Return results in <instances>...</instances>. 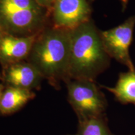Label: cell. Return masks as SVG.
Segmentation results:
<instances>
[{
  "instance_id": "cell-1",
  "label": "cell",
  "mask_w": 135,
  "mask_h": 135,
  "mask_svg": "<svg viewBox=\"0 0 135 135\" xmlns=\"http://www.w3.org/2000/svg\"><path fill=\"white\" fill-rule=\"evenodd\" d=\"M70 35L71 50L68 81H94L109 66L111 61L101 40L100 31L91 19L70 30Z\"/></svg>"
},
{
  "instance_id": "cell-2",
  "label": "cell",
  "mask_w": 135,
  "mask_h": 135,
  "mask_svg": "<svg viewBox=\"0 0 135 135\" xmlns=\"http://www.w3.org/2000/svg\"><path fill=\"white\" fill-rule=\"evenodd\" d=\"M70 30L45 27L35 39L26 61L55 88L66 82L70 60Z\"/></svg>"
},
{
  "instance_id": "cell-3",
  "label": "cell",
  "mask_w": 135,
  "mask_h": 135,
  "mask_svg": "<svg viewBox=\"0 0 135 135\" xmlns=\"http://www.w3.org/2000/svg\"><path fill=\"white\" fill-rule=\"evenodd\" d=\"M50 10L35 0H0V29L16 36L38 35L46 27Z\"/></svg>"
},
{
  "instance_id": "cell-4",
  "label": "cell",
  "mask_w": 135,
  "mask_h": 135,
  "mask_svg": "<svg viewBox=\"0 0 135 135\" xmlns=\"http://www.w3.org/2000/svg\"><path fill=\"white\" fill-rule=\"evenodd\" d=\"M66 83L68 101L78 121L105 115L107 101L94 81L70 80Z\"/></svg>"
},
{
  "instance_id": "cell-5",
  "label": "cell",
  "mask_w": 135,
  "mask_h": 135,
  "mask_svg": "<svg viewBox=\"0 0 135 135\" xmlns=\"http://www.w3.org/2000/svg\"><path fill=\"white\" fill-rule=\"evenodd\" d=\"M134 26L135 15H133L114 28L100 31L101 40L109 57L125 65L129 70H135L129 55Z\"/></svg>"
},
{
  "instance_id": "cell-6",
  "label": "cell",
  "mask_w": 135,
  "mask_h": 135,
  "mask_svg": "<svg viewBox=\"0 0 135 135\" xmlns=\"http://www.w3.org/2000/svg\"><path fill=\"white\" fill-rule=\"evenodd\" d=\"M89 0H56L51 10L53 25L71 30L91 20Z\"/></svg>"
},
{
  "instance_id": "cell-7",
  "label": "cell",
  "mask_w": 135,
  "mask_h": 135,
  "mask_svg": "<svg viewBox=\"0 0 135 135\" xmlns=\"http://www.w3.org/2000/svg\"><path fill=\"white\" fill-rule=\"evenodd\" d=\"M43 79L39 71L27 61L4 66L3 80L6 86L33 91L40 88Z\"/></svg>"
},
{
  "instance_id": "cell-8",
  "label": "cell",
  "mask_w": 135,
  "mask_h": 135,
  "mask_svg": "<svg viewBox=\"0 0 135 135\" xmlns=\"http://www.w3.org/2000/svg\"><path fill=\"white\" fill-rule=\"evenodd\" d=\"M38 35L16 36L3 33L0 42V63L6 66L26 60Z\"/></svg>"
},
{
  "instance_id": "cell-9",
  "label": "cell",
  "mask_w": 135,
  "mask_h": 135,
  "mask_svg": "<svg viewBox=\"0 0 135 135\" xmlns=\"http://www.w3.org/2000/svg\"><path fill=\"white\" fill-rule=\"evenodd\" d=\"M35 97L33 91L6 86L0 99V114L15 113Z\"/></svg>"
},
{
  "instance_id": "cell-10",
  "label": "cell",
  "mask_w": 135,
  "mask_h": 135,
  "mask_svg": "<svg viewBox=\"0 0 135 135\" xmlns=\"http://www.w3.org/2000/svg\"><path fill=\"white\" fill-rule=\"evenodd\" d=\"M102 87L113 94L120 103L135 106V70L121 73L114 86Z\"/></svg>"
},
{
  "instance_id": "cell-11",
  "label": "cell",
  "mask_w": 135,
  "mask_h": 135,
  "mask_svg": "<svg viewBox=\"0 0 135 135\" xmlns=\"http://www.w3.org/2000/svg\"><path fill=\"white\" fill-rule=\"evenodd\" d=\"M78 122L77 135H114L109 129L105 115Z\"/></svg>"
},
{
  "instance_id": "cell-12",
  "label": "cell",
  "mask_w": 135,
  "mask_h": 135,
  "mask_svg": "<svg viewBox=\"0 0 135 135\" xmlns=\"http://www.w3.org/2000/svg\"><path fill=\"white\" fill-rule=\"evenodd\" d=\"M40 6L50 10L51 12L52 8L56 0H35Z\"/></svg>"
},
{
  "instance_id": "cell-13",
  "label": "cell",
  "mask_w": 135,
  "mask_h": 135,
  "mask_svg": "<svg viewBox=\"0 0 135 135\" xmlns=\"http://www.w3.org/2000/svg\"><path fill=\"white\" fill-rule=\"evenodd\" d=\"M95 1V0H89V2H93V1ZM121 3H122V5H123V9L124 10L125 9V8L126 7V5L128 4V1L129 0H120Z\"/></svg>"
},
{
  "instance_id": "cell-14",
  "label": "cell",
  "mask_w": 135,
  "mask_h": 135,
  "mask_svg": "<svg viewBox=\"0 0 135 135\" xmlns=\"http://www.w3.org/2000/svg\"><path fill=\"white\" fill-rule=\"evenodd\" d=\"M5 87L6 86H4V84H3L2 83L0 82V99H1V96H2L3 91H4Z\"/></svg>"
},
{
  "instance_id": "cell-15",
  "label": "cell",
  "mask_w": 135,
  "mask_h": 135,
  "mask_svg": "<svg viewBox=\"0 0 135 135\" xmlns=\"http://www.w3.org/2000/svg\"><path fill=\"white\" fill-rule=\"evenodd\" d=\"M3 35V32L2 30L0 29V42H1V38H2Z\"/></svg>"
},
{
  "instance_id": "cell-16",
  "label": "cell",
  "mask_w": 135,
  "mask_h": 135,
  "mask_svg": "<svg viewBox=\"0 0 135 135\" xmlns=\"http://www.w3.org/2000/svg\"><path fill=\"white\" fill-rule=\"evenodd\" d=\"M71 135H77L76 134H71Z\"/></svg>"
}]
</instances>
